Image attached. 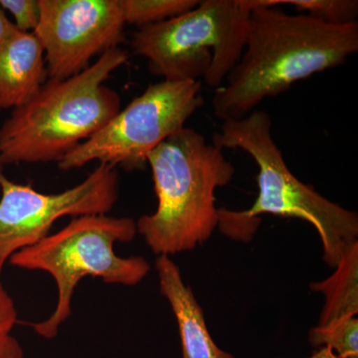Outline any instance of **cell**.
Masks as SVG:
<instances>
[{"label": "cell", "mask_w": 358, "mask_h": 358, "mask_svg": "<svg viewBox=\"0 0 358 358\" xmlns=\"http://www.w3.org/2000/svg\"><path fill=\"white\" fill-rule=\"evenodd\" d=\"M199 3V0H120L124 23L138 28L178 17Z\"/></svg>", "instance_id": "4fadbf2b"}, {"label": "cell", "mask_w": 358, "mask_h": 358, "mask_svg": "<svg viewBox=\"0 0 358 358\" xmlns=\"http://www.w3.org/2000/svg\"><path fill=\"white\" fill-rule=\"evenodd\" d=\"M331 277L312 282L310 289L324 296L317 326L355 317L358 313V241L350 245Z\"/></svg>", "instance_id": "7c38bea8"}, {"label": "cell", "mask_w": 358, "mask_h": 358, "mask_svg": "<svg viewBox=\"0 0 358 358\" xmlns=\"http://www.w3.org/2000/svg\"><path fill=\"white\" fill-rule=\"evenodd\" d=\"M136 224L129 217L103 215L78 216L63 229L49 234L38 243L14 254L9 263L14 267L48 273L57 287V303L42 322H32L39 336L52 339L72 315L75 289L86 277L99 278L106 284L136 286L150 270L143 257L124 258L114 249L117 242L136 237Z\"/></svg>", "instance_id": "5b68a950"}, {"label": "cell", "mask_w": 358, "mask_h": 358, "mask_svg": "<svg viewBox=\"0 0 358 358\" xmlns=\"http://www.w3.org/2000/svg\"><path fill=\"white\" fill-rule=\"evenodd\" d=\"M40 17L33 32L44 52L50 80L83 72L92 59L124 41L120 0H38Z\"/></svg>", "instance_id": "9c48e42d"}, {"label": "cell", "mask_w": 358, "mask_h": 358, "mask_svg": "<svg viewBox=\"0 0 358 358\" xmlns=\"http://www.w3.org/2000/svg\"><path fill=\"white\" fill-rule=\"evenodd\" d=\"M201 89V81L150 84L107 126L66 155L59 169L69 171L93 162L128 171L145 169L150 152L185 128L203 105Z\"/></svg>", "instance_id": "52a82bcc"}, {"label": "cell", "mask_w": 358, "mask_h": 358, "mask_svg": "<svg viewBox=\"0 0 358 358\" xmlns=\"http://www.w3.org/2000/svg\"><path fill=\"white\" fill-rule=\"evenodd\" d=\"M157 207L141 216L136 231L157 256L192 251L217 228L215 190L232 180L235 167L205 136L183 128L150 152Z\"/></svg>", "instance_id": "277c9868"}, {"label": "cell", "mask_w": 358, "mask_h": 358, "mask_svg": "<svg viewBox=\"0 0 358 358\" xmlns=\"http://www.w3.org/2000/svg\"><path fill=\"white\" fill-rule=\"evenodd\" d=\"M308 343L315 350L329 348L338 358H358L357 317L313 327L308 333Z\"/></svg>", "instance_id": "5bb4252c"}, {"label": "cell", "mask_w": 358, "mask_h": 358, "mask_svg": "<svg viewBox=\"0 0 358 358\" xmlns=\"http://www.w3.org/2000/svg\"><path fill=\"white\" fill-rule=\"evenodd\" d=\"M0 7L13 15L16 29L33 33L39 23L38 0H0Z\"/></svg>", "instance_id": "e0dca14e"}, {"label": "cell", "mask_w": 358, "mask_h": 358, "mask_svg": "<svg viewBox=\"0 0 358 358\" xmlns=\"http://www.w3.org/2000/svg\"><path fill=\"white\" fill-rule=\"evenodd\" d=\"M160 293L166 299L178 322L182 358H234L212 338L203 310L190 287L183 282L178 266L169 256L155 261Z\"/></svg>", "instance_id": "30bf717a"}, {"label": "cell", "mask_w": 358, "mask_h": 358, "mask_svg": "<svg viewBox=\"0 0 358 358\" xmlns=\"http://www.w3.org/2000/svg\"><path fill=\"white\" fill-rule=\"evenodd\" d=\"M282 4H289L301 14L334 26L352 24L358 15L357 0H282Z\"/></svg>", "instance_id": "9a60e30c"}, {"label": "cell", "mask_w": 358, "mask_h": 358, "mask_svg": "<svg viewBox=\"0 0 358 358\" xmlns=\"http://www.w3.org/2000/svg\"><path fill=\"white\" fill-rule=\"evenodd\" d=\"M47 78L44 52L33 33L18 32L0 43V110L29 102Z\"/></svg>", "instance_id": "8fae6325"}, {"label": "cell", "mask_w": 358, "mask_h": 358, "mask_svg": "<svg viewBox=\"0 0 358 358\" xmlns=\"http://www.w3.org/2000/svg\"><path fill=\"white\" fill-rule=\"evenodd\" d=\"M251 9L246 0H202L178 17L138 28L131 48L166 81L222 87L246 45Z\"/></svg>", "instance_id": "8992f818"}, {"label": "cell", "mask_w": 358, "mask_h": 358, "mask_svg": "<svg viewBox=\"0 0 358 358\" xmlns=\"http://www.w3.org/2000/svg\"><path fill=\"white\" fill-rule=\"evenodd\" d=\"M18 32L13 21L7 18L6 11L0 7V43L11 38Z\"/></svg>", "instance_id": "ac0fdd59"}, {"label": "cell", "mask_w": 358, "mask_h": 358, "mask_svg": "<svg viewBox=\"0 0 358 358\" xmlns=\"http://www.w3.org/2000/svg\"><path fill=\"white\" fill-rule=\"evenodd\" d=\"M3 266L0 264V358H24V352L13 329L18 324L15 303L2 281Z\"/></svg>", "instance_id": "2e32d148"}, {"label": "cell", "mask_w": 358, "mask_h": 358, "mask_svg": "<svg viewBox=\"0 0 358 358\" xmlns=\"http://www.w3.org/2000/svg\"><path fill=\"white\" fill-rule=\"evenodd\" d=\"M357 51V21L334 26L277 7L253 9L243 54L212 100L214 115L223 122L243 119L265 99L343 65Z\"/></svg>", "instance_id": "6da1fadb"}, {"label": "cell", "mask_w": 358, "mask_h": 358, "mask_svg": "<svg viewBox=\"0 0 358 358\" xmlns=\"http://www.w3.org/2000/svg\"><path fill=\"white\" fill-rule=\"evenodd\" d=\"M308 358H338L329 348H322L315 350V352Z\"/></svg>", "instance_id": "d6986e66"}, {"label": "cell", "mask_w": 358, "mask_h": 358, "mask_svg": "<svg viewBox=\"0 0 358 358\" xmlns=\"http://www.w3.org/2000/svg\"><path fill=\"white\" fill-rule=\"evenodd\" d=\"M268 113L255 110L243 119L223 122L213 136V145L224 150H242L258 166L259 194L251 208L236 212L219 209L221 230L229 237L249 241L262 214L301 219L319 233L324 261L336 268L346 249L357 242L358 216L315 192L289 171L272 136Z\"/></svg>", "instance_id": "3957f363"}, {"label": "cell", "mask_w": 358, "mask_h": 358, "mask_svg": "<svg viewBox=\"0 0 358 358\" xmlns=\"http://www.w3.org/2000/svg\"><path fill=\"white\" fill-rule=\"evenodd\" d=\"M128 59L120 47L110 49L79 74L46 81L0 127V166L61 162L107 126L122 101L105 83Z\"/></svg>", "instance_id": "7a4b0ae2"}, {"label": "cell", "mask_w": 358, "mask_h": 358, "mask_svg": "<svg viewBox=\"0 0 358 358\" xmlns=\"http://www.w3.org/2000/svg\"><path fill=\"white\" fill-rule=\"evenodd\" d=\"M0 264L48 236L65 216L103 215L119 199V173L99 164L88 178L64 192L46 194L7 178L0 166Z\"/></svg>", "instance_id": "ba28073f"}]
</instances>
